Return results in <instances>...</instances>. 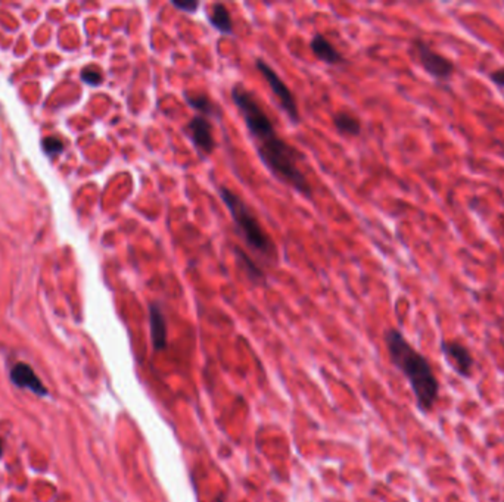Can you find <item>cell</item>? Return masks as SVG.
I'll return each mask as SVG.
<instances>
[{
	"label": "cell",
	"mask_w": 504,
	"mask_h": 502,
	"mask_svg": "<svg viewBox=\"0 0 504 502\" xmlns=\"http://www.w3.org/2000/svg\"><path fill=\"white\" fill-rule=\"evenodd\" d=\"M149 323H151V335L152 343L157 350L167 347V321L161 311V307L157 302L149 305Z\"/></svg>",
	"instance_id": "cell-10"
},
{
	"label": "cell",
	"mask_w": 504,
	"mask_h": 502,
	"mask_svg": "<svg viewBox=\"0 0 504 502\" xmlns=\"http://www.w3.org/2000/svg\"><path fill=\"white\" fill-rule=\"evenodd\" d=\"M385 342L391 361L400 371H403L411 384L419 408L431 411L438 398L440 386L429 362L395 329L385 333Z\"/></svg>",
	"instance_id": "cell-2"
},
{
	"label": "cell",
	"mask_w": 504,
	"mask_h": 502,
	"mask_svg": "<svg viewBox=\"0 0 504 502\" xmlns=\"http://www.w3.org/2000/svg\"><path fill=\"white\" fill-rule=\"evenodd\" d=\"M310 49L314 53L315 58L320 59V61H323L324 63L338 65V63L345 62L344 56L335 49V46L323 34H315L314 37L311 38Z\"/></svg>",
	"instance_id": "cell-9"
},
{
	"label": "cell",
	"mask_w": 504,
	"mask_h": 502,
	"mask_svg": "<svg viewBox=\"0 0 504 502\" xmlns=\"http://www.w3.org/2000/svg\"><path fill=\"white\" fill-rule=\"evenodd\" d=\"M256 69L261 72V75L264 77V80L268 83L270 89L273 94L277 97L280 108L284 111V114L287 115V118L293 123L298 124L299 123V111H298V105H296V99L292 94L290 89L283 83V80L279 77V74L268 65L267 62H264V59H256L255 61Z\"/></svg>",
	"instance_id": "cell-4"
},
{
	"label": "cell",
	"mask_w": 504,
	"mask_h": 502,
	"mask_svg": "<svg viewBox=\"0 0 504 502\" xmlns=\"http://www.w3.org/2000/svg\"><path fill=\"white\" fill-rule=\"evenodd\" d=\"M171 6L177 10L186 12V13H195L199 7V1H171Z\"/></svg>",
	"instance_id": "cell-17"
},
{
	"label": "cell",
	"mask_w": 504,
	"mask_h": 502,
	"mask_svg": "<svg viewBox=\"0 0 504 502\" xmlns=\"http://www.w3.org/2000/svg\"><path fill=\"white\" fill-rule=\"evenodd\" d=\"M219 193H220L223 203L227 206L236 228L239 230V233H241L242 239L247 242V245L251 249L259 252L261 255H264L270 259L277 258V252H276V248H274L271 239L264 231L259 221L256 220L255 214L252 212L251 208L244 202V199L239 194H236L233 190L224 187V186H221L219 188Z\"/></svg>",
	"instance_id": "cell-3"
},
{
	"label": "cell",
	"mask_w": 504,
	"mask_h": 502,
	"mask_svg": "<svg viewBox=\"0 0 504 502\" xmlns=\"http://www.w3.org/2000/svg\"><path fill=\"white\" fill-rule=\"evenodd\" d=\"M1 448H3V443H1V440H0V455H1Z\"/></svg>",
	"instance_id": "cell-19"
},
{
	"label": "cell",
	"mask_w": 504,
	"mask_h": 502,
	"mask_svg": "<svg viewBox=\"0 0 504 502\" xmlns=\"http://www.w3.org/2000/svg\"><path fill=\"white\" fill-rule=\"evenodd\" d=\"M186 133L199 154L210 155L216 149V139L213 134V126L208 118L202 115H196L189 121L186 127Z\"/></svg>",
	"instance_id": "cell-6"
},
{
	"label": "cell",
	"mask_w": 504,
	"mask_h": 502,
	"mask_svg": "<svg viewBox=\"0 0 504 502\" xmlns=\"http://www.w3.org/2000/svg\"><path fill=\"white\" fill-rule=\"evenodd\" d=\"M333 124L336 130L344 136H358L361 133V123L358 118L351 115L349 112H338L333 115Z\"/></svg>",
	"instance_id": "cell-13"
},
{
	"label": "cell",
	"mask_w": 504,
	"mask_h": 502,
	"mask_svg": "<svg viewBox=\"0 0 504 502\" xmlns=\"http://www.w3.org/2000/svg\"><path fill=\"white\" fill-rule=\"evenodd\" d=\"M43 149H44L47 154H50V155H53V154H61L63 151V143L59 140V139H56V137H46V139L43 140Z\"/></svg>",
	"instance_id": "cell-15"
},
{
	"label": "cell",
	"mask_w": 504,
	"mask_h": 502,
	"mask_svg": "<svg viewBox=\"0 0 504 502\" xmlns=\"http://www.w3.org/2000/svg\"><path fill=\"white\" fill-rule=\"evenodd\" d=\"M413 50L417 58L419 63L423 66V69L434 77L435 80L445 81L451 78L454 74V63L448 58L440 55L438 52L432 50L429 44H426L423 40H414L413 41Z\"/></svg>",
	"instance_id": "cell-5"
},
{
	"label": "cell",
	"mask_w": 504,
	"mask_h": 502,
	"mask_svg": "<svg viewBox=\"0 0 504 502\" xmlns=\"http://www.w3.org/2000/svg\"><path fill=\"white\" fill-rule=\"evenodd\" d=\"M232 99L247 124L258 157L265 168L282 183L310 197L313 193L311 186L298 167L301 155L277 134L253 93L238 83L232 87Z\"/></svg>",
	"instance_id": "cell-1"
},
{
	"label": "cell",
	"mask_w": 504,
	"mask_h": 502,
	"mask_svg": "<svg viewBox=\"0 0 504 502\" xmlns=\"http://www.w3.org/2000/svg\"><path fill=\"white\" fill-rule=\"evenodd\" d=\"M10 378L16 386L30 389L31 392L37 393V395H46L47 393L41 380L37 377V374L32 371L31 367L27 365V364H22V362L16 364L10 371Z\"/></svg>",
	"instance_id": "cell-8"
},
{
	"label": "cell",
	"mask_w": 504,
	"mask_h": 502,
	"mask_svg": "<svg viewBox=\"0 0 504 502\" xmlns=\"http://www.w3.org/2000/svg\"><path fill=\"white\" fill-rule=\"evenodd\" d=\"M238 255H239L241 262L247 265V267H244V270L248 273V276H250V279H251L252 282H262V280H264V276H262L261 270L252 262L251 259H250L244 252H238Z\"/></svg>",
	"instance_id": "cell-14"
},
{
	"label": "cell",
	"mask_w": 504,
	"mask_h": 502,
	"mask_svg": "<svg viewBox=\"0 0 504 502\" xmlns=\"http://www.w3.org/2000/svg\"><path fill=\"white\" fill-rule=\"evenodd\" d=\"M81 78L84 83L90 84V86H99L103 80L102 74L96 69H84L83 74H81Z\"/></svg>",
	"instance_id": "cell-16"
},
{
	"label": "cell",
	"mask_w": 504,
	"mask_h": 502,
	"mask_svg": "<svg viewBox=\"0 0 504 502\" xmlns=\"http://www.w3.org/2000/svg\"><path fill=\"white\" fill-rule=\"evenodd\" d=\"M185 99H186V102L189 103L190 108H193L195 111L201 112L202 117H205V118H210V117L216 118V117L220 115V108H219V105H216V103L210 99L208 94L189 93V92H186V93H185Z\"/></svg>",
	"instance_id": "cell-12"
},
{
	"label": "cell",
	"mask_w": 504,
	"mask_h": 502,
	"mask_svg": "<svg viewBox=\"0 0 504 502\" xmlns=\"http://www.w3.org/2000/svg\"><path fill=\"white\" fill-rule=\"evenodd\" d=\"M490 78L494 83V86H497V89L504 94V68H499V69L493 71L490 74Z\"/></svg>",
	"instance_id": "cell-18"
},
{
	"label": "cell",
	"mask_w": 504,
	"mask_h": 502,
	"mask_svg": "<svg viewBox=\"0 0 504 502\" xmlns=\"http://www.w3.org/2000/svg\"><path fill=\"white\" fill-rule=\"evenodd\" d=\"M208 19H210V24L213 25V28H216L221 34L229 35V34L233 32L232 15L223 3H214L211 6L210 13H208Z\"/></svg>",
	"instance_id": "cell-11"
},
{
	"label": "cell",
	"mask_w": 504,
	"mask_h": 502,
	"mask_svg": "<svg viewBox=\"0 0 504 502\" xmlns=\"http://www.w3.org/2000/svg\"><path fill=\"white\" fill-rule=\"evenodd\" d=\"M442 352L453 362L459 374L465 377L471 376L473 359L471 352L459 342H442Z\"/></svg>",
	"instance_id": "cell-7"
}]
</instances>
